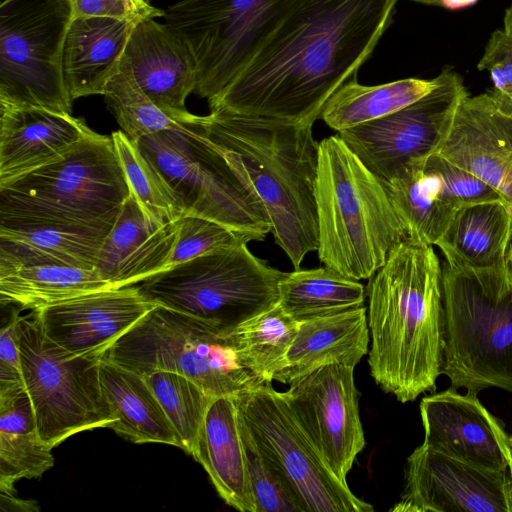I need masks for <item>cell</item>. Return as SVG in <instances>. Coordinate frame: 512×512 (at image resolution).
Masks as SVG:
<instances>
[{"label": "cell", "mask_w": 512, "mask_h": 512, "mask_svg": "<svg viewBox=\"0 0 512 512\" xmlns=\"http://www.w3.org/2000/svg\"><path fill=\"white\" fill-rule=\"evenodd\" d=\"M398 0H299L211 110L313 125L355 78Z\"/></svg>", "instance_id": "obj_1"}, {"label": "cell", "mask_w": 512, "mask_h": 512, "mask_svg": "<svg viewBox=\"0 0 512 512\" xmlns=\"http://www.w3.org/2000/svg\"><path fill=\"white\" fill-rule=\"evenodd\" d=\"M370 373L401 403L436 390L443 351L442 264L432 245L406 238L369 278Z\"/></svg>", "instance_id": "obj_2"}, {"label": "cell", "mask_w": 512, "mask_h": 512, "mask_svg": "<svg viewBox=\"0 0 512 512\" xmlns=\"http://www.w3.org/2000/svg\"><path fill=\"white\" fill-rule=\"evenodd\" d=\"M202 133L263 206L276 244L294 269L317 251L315 184L319 142L312 125L211 110Z\"/></svg>", "instance_id": "obj_3"}, {"label": "cell", "mask_w": 512, "mask_h": 512, "mask_svg": "<svg viewBox=\"0 0 512 512\" xmlns=\"http://www.w3.org/2000/svg\"><path fill=\"white\" fill-rule=\"evenodd\" d=\"M315 201L319 260L348 278L372 277L407 238L384 182L338 134L319 142Z\"/></svg>", "instance_id": "obj_4"}, {"label": "cell", "mask_w": 512, "mask_h": 512, "mask_svg": "<svg viewBox=\"0 0 512 512\" xmlns=\"http://www.w3.org/2000/svg\"><path fill=\"white\" fill-rule=\"evenodd\" d=\"M441 374L453 388L512 392V276L506 261L468 268L442 263Z\"/></svg>", "instance_id": "obj_5"}, {"label": "cell", "mask_w": 512, "mask_h": 512, "mask_svg": "<svg viewBox=\"0 0 512 512\" xmlns=\"http://www.w3.org/2000/svg\"><path fill=\"white\" fill-rule=\"evenodd\" d=\"M129 194L112 137L92 130L59 160L0 185V215L110 231Z\"/></svg>", "instance_id": "obj_6"}, {"label": "cell", "mask_w": 512, "mask_h": 512, "mask_svg": "<svg viewBox=\"0 0 512 512\" xmlns=\"http://www.w3.org/2000/svg\"><path fill=\"white\" fill-rule=\"evenodd\" d=\"M285 274L240 243L169 267L133 286L155 305L230 334L278 303Z\"/></svg>", "instance_id": "obj_7"}, {"label": "cell", "mask_w": 512, "mask_h": 512, "mask_svg": "<svg viewBox=\"0 0 512 512\" xmlns=\"http://www.w3.org/2000/svg\"><path fill=\"white\" fill-rule=\"evenodd\" d=\"M102 358L143 377L157 370L182 374L213 397L265 383L244 366L231 333L162 305L151 308Z\"/></svg>", "instance_id": "obj_8"}, {"label": "cell", "mask_w": 512, "mask_h": 512, "mask_svg": "<svg viewBox=\"0 0 512 512\" xmlns=\"http://www.w3.org/2000/svg\"><path fill=\"white\" fill-rule=\"evenodd\" d=\"M197 118L135 142L180 200L185 215L200 216L263 240L266 212L223 153L202 133Z\"/></svg>", "instance_id": "obj_9"}, {"label": "cell", "mask_w": 512, "mask_h": 512, "mask_svg": "<svg viewBox=\"0 0 512 512\" xmlns=\"http://www.w3.org/2000/svg\"><path fill=\"white\" fill-rule=\"evenodd\" d=\"M73 19L67 0L0 2V106L71 113L63 52Z\"/></svg>", "instance_id": "obj_10"}, {"label": "cell", "mask_w": 512, "mask_h": 512, "mask_svg": "<svg viewBox=\"0 0 512 512\" xmlns=\"http://www.w3.org/2000/svg\"><path fill=\"white\" fill-rule=\"evenodd\" d=\"M21 373L41 439L52 448L68 437L115 422L100 385L101 358L52 341L35 317L17 322Z\"/></svg>", "instance_id": "obj_11"}, {"label": "cell", "mask_w": 512, "mask_h": 512, "mask_svg": "<svg viewBox=\"0 0 512 512\" xmlns=\"http://www.w3.org/2000/svg\"><path fill=\"white\" fill-rule=\"evenodd\" d=\"M299 0H181L164 10L165 24L196 63L195 93L208 101L242 71Z\"/></svg>", "instance_id": "obj_12"}, {"label": "cell", "mask_w": 512, "mask_h": 512, "mask_svg": "<svg viewBox=\"0 0 512 512\" xmlns=\"http://www.w3.org/2000/svg\"><path fill=\"white\" fill-rule=\"evenodd\" d=\"M240 426L301 512H370L326 464L282 392L264 383L233 396Z\"/></svg>", "instance_id": "obj_13"}, {"label": "cell", "mask_w": 512, "mask_h": 512, "mask_svg": "<svg viewBox=\"0 0 512 512\" xmlns=\"http://www.w3.org/2000/svg\"><path fill=\"white\" fill-rule=\"evenodd\" d=\"M435 87L408 106L338 132L358 159L382 181L415 160L434 154L444 141L461 100L468 95L461 75L446 67Z\"/></svg>", "instance_id": "obj_14"}, {"label": "cell", "mask_w": 512, "mask_h": 512, "mask_svg": "<svg viewBox=\"0 0 512 512\" xmlns=\"http://www.w3.org/2000/svg\"><path fill=\"white\" fill-rule=\"evenodd\" d=\"M283 396L326 464L344 483L365 447L354 367L331 364L290 383Z\"/></svg>", "instance_id": "obj_15"}, {"label": "cell", "mask_w": 512, "mask_h": 512, "mask_svg": "<svg viewBox=\"0 0 512 512\" xmlns=\"http://www.w3.org/2000/svg\"><path fill=\"white\" fill-rule=\"evenodd\" d=\"M400 512H512V479L424 444L407 458Z\"/></svg>", "instance_id": "obj_16"}, {"label": "cell", "mask_w": 512, "mask_h": 512, "mask_svg": "<svg viewBox=\"0 0 512 512\" xmlns=\"http://www.w3.org/2000/svg\"><path fill=\"white\" fill-rule=\"evenodd\" d=\"M155 304L131 286L108 288L34 311L43 332L66 350L102 358Z\"/></svg>", "instance_id": "obj_17"}, {"label": "cell", "mask_w": 512, "mask_h": 512, "mask_svg": "<svg viewBox=\"0 0 512 512\" xmlns=\"http://www.w3.org/2000/svg\"><path fill=\"white\" fill-rule=\"evenodd\" d=\"M419 408L425 446L487 470L507 471L509 435L477 394L451 387L424 397Z\"/></svg>", "instance_id": "obj_18"}, {"label": "cell", "mask_w": 512, "mask_h": 512, "mask_svg": "<svg viewBox=\"0 0 512 512\" xmlns=\"http://www.w3.org/2000/svg\"><path fill=\"white\" fill-rule=\"evenodd\" d=\"M434 154L489 184L512 213V115L489 92L461 100Z\"/></svg>", "instance_id": "obj_19"}, {"label": "cell", "mask_w": 512, "mask_h": 512, "mask_svg": "<svg viewBox=\"0 0 512 512\" xmlns=\"http://www.w3.org/2000/svg\"><path fill=\"white\" fill-rule=\"evenodd\" d=\"M124 57L139 87L163 112L180 123L196 118L186 109L197 85L196 63L186 43L165 23L154 17L139 19Z\"/></svg>", "instance_id": "obj_20"}, {"label": "cell", "mask_w": 512, "mask_h": 512, "mask_svg": "<svg viewBox=\"0 0 512 512\" xmlns=\"http://www.w3.org/2000/svg\"><path fill=\"white\" fill-rule=\"evenodd\" d=\"M114 288L95 269L64 263L21 244L0 239V302L22 309L46 306Z\"/></svg>", "instance_id": "obj_21"}, {"label": "cell", "mask_w": 512, "mask_h": 512, "mask_svg": "<svg viewBox=\"0 0 512 512\" xmlns=\"http://www.w3.org/2000/svg\"><path fill=\"white\" fill-rule=\"evenodd\" d=\"M91 131L71 113L0 106V185L59 160Z\"/></svg>", "instance_id": "obj_22"}, {"label": "cell", "mask_w": 512, "mask_h": 512, "mask_svg": "<svg viewBox=\"0 0 512 512\" xmlns=\"http://www.w3.org/2000/svg\"><path fill=\"white\" fill-rule=\"evenodd\" d=\"M176 238V220L150 219L130 192L105 238L95 265L114 288L134 285L167 269Z\"/></svg>", "instance_id": "obj_23"}, {"label": "cell", "mask_w": 512, "mask_h": 512, "mask_svg": "<svg viewBox=\"0 0 512 512\" xmlns=\"http://www.w3.org/2000/svg\"><path fill=\"white\" fill-rule=\"evenodd\" d=\"M137 21L111 16L73 19L63 52V78L72 101L103 94Z\"/></svg>", "instance_id": "obj_24"}, {"label": "cell", "mask_w": 512, "mask_h": 512, "mask_svg": "<svg viewBox=\"0 0 512 512\" xmlns=\"http://www.w3.org/2000/svg\"><path fill=\"white\" fill-rule=\"evenodd\" d=\"M220 497L241 512H257L233 396L215 397L200 427L192 453Z\"/></svg>", "instance_id": "obj_25"}, {"label": "cell", "mask_w": 512, "mask_h": 512, "mask_svg": "<svg viewBox=\"0 0 512 512\" xmlns=\"http://www.w3.org/2000/svg\"><path fill=\"white\" fill-rule=\"evenodd\" d=\"M369 327L364 306L299 322L286 366L274 378L290 384L331 364L355 367L367 353Z\"/></svg>", "instance_id": "obj_26"}, {"label": "cell", "mask_w": 512, "mask_h": 512, "mask_svg": "<svg viewBox=\"0 0 512 512\" xmlns=\"http://www.w3.org/2000/svg\"><path fill=\"white\" fill-rule=\"evenodd\" d=\"M100 385L117 434L134 443H163L180 448L179 437L145 378L101 358Z\"/></svg>", "instance_id": "obj_27"}, {"label": "cell", "mask_w": 512, "mask_h": 512, "mask_svg": "<svg viewBox=\"0 0 512 512\" xmlns=\"http://www.w3.org/2000/svg\"><path fill=\"white\" fill-rule=\"evenodd\" d=\"M51 450L39 435L24 383L0 386V492L14 493L23 478H40L54 465Z\"/></svg>", "instance_id": "obj_28"}, {"label": "cell", "mask_w": 512, "mask_h": 512, "mask_svg": "<svg viewBox=\"0 0 512 512\" xmlns=\"http://www.w3.org/2000/svg\"><path fill=\"white\" fill-rule=\"evenodd\" d=\"M511 236L508 205L485 202L460 208L436 246L450 265L485 268L506 261Z\"/></svg>", "instance_id": "obj_29"}, {"label": "cell", "mask_w": 512, "mask_h": 512, "mask_svg": "<svg viewBox=\"0 0 512 512\" xmlns=\"http://www.w3.org/2000/svg\"><path fill=\"white\" fill-rule=\"evenodd\" d=\"M426 158L412 161L383 182L407 238L433 246L458 210L442 198L437 177L425 168Z\"/></svg>", "instance_id": "obj_30"}, {"label": "cell", "mask_w": 512, "mask_h": 512, "mask_svg": "<svg viewBox=\"0 0 512 512\" xmlns=\"http://www.w3.org/2000/svg\"><path fill=\"white\" fill-rule=\"evenodd\" d=\"M433 79L406 78L380 85L345 82L326 102L320 119L337 132L392 114L429 93Z\"/></svg>", "instance_id": "obj_31"}, {"label": "cell", "mask_w": 512, "mask_h": 512, "mask_svg": "<svg viewBox=\"0 0 512 512\" xmlns=\"http://www.w3.org/2000/svg\"><path fill=\"white\" fill-rule=\"evenodd\" d=\"M365 288L326 266L295 269L279 283L280 307L297 322L364 306Z\"/></svg>", "instance_id": "obj_32"}, {"label": "cell", "mask_w": 512, "mask_h": 512, "mask_svg": "<svg viewBox=\"0 0 512 512\" xmlns=\"http://www.w3.org/2000/svg\"><path fill=\"white\" fill-rule=\"evenodd\" d=\"M110 231L0 215V239L89 269H95L100 248Z\"/></svg>", "instance_id": "obj_33"}, {"label": "cell", "mask_w": 512, "mask_h": 512, "mask_svg": "<svg viewBox=\"0 0 512 512\" xmlns=\"http://www.w3.org/2000/svg\"><path fill=\"white\" fill-rule=\"evenodd\" d=\"M299 322L277 303L231 332L233 344L244 366L265 383H271L285 368L288 350Z\"/></svg>", "instance_id": "obj_34"}, {"label": "cell", "mask_w": 512, "mask_h": 512, "mask_svg": "<svg viewBox=\"0 0 512 512\" xmlns=\"http://www.w3.org/2000/svg\"><path fill=\"white\" fill-rule=\"evenodd\" d=\"M111 137L130 192L146 215L160 223L175 221L185 215L176 194L137 144L120 130L113 132Z\"/></svg>", "instance_id": "obj_35"}, {"label": "cell", "mask_w": 512, "mask_h": 512, "mask_svg": "<svg viewBox=\"0 0 512 512\" xmlns=\"http://www.w3.org/2000/svg\"><path fill=\"white\" fill-rule=\"evenodd\" d=\"M144 378L174 427L180 448L192 455L200 427L215 397L173 371L157 370Z\"/></svg>", "instance_id": "obj_36"}, {"label": "cell", "mask_w": 512, "mask_h": 512, "mask_svg": "<svg viewBox=\"0 0 512 512\" xmlns=\"http://www.w3.org/2000/svg\"><path fill=\"white\" fill-rule=\"evenodd\" d=\"M102 96L122 131L134 142L180 124L142 91L124 56L117 71L106 84Z\"/></svg>", "instance_id": "obj_37"}, {"label": "cell", "mask_w": 512, "mask_h": 512, "mask_svg": "<svg viewBox=\"0 0 512 512\" xmlns=\"http://www.w3.org/2000/svg\"><path fill=\"white\" fill-rule=\"evenodd\" d=\"M253 241L226 226L195 215L176 220V238L168 267L189 261L220 248Z\"/></svg>", "instance_id": "obj_38"}, {"label": "cell", "mask_w": 512, "mask_h": 512, "mask_svg": "<svg viewBox=\"0 0 512 512\" xmlns=\"http://www.w3.org/2000/svg\"><path fill=\"white\" fill-rule=\"evenodd\" d=\"M424 165L437 177L442 198L457 210L485 202H505L489 184L437 154L428 156Z\"/></svg>", "instance_id": "obj_39"}, {"label": "cell", "mask_w": 512, "mask_h": 512, "mask_svg": "<svg viewBox=\"0 0 512 512\" xmlns=\"http://www.w3.org/2000/svg\"><path fill=\"white\" fill-rule=\"evenodd\" d=\"M239 428L257 512H301L284 484L262 458L240 424Z\"/></svg>", "instance_id": "obj_40"}, {"label": "cell", "mask_w": 512, "mask_h": 512, "mask_svg": "<svg viewBox=\"0 0 512 512\" xmlns=\"http://www.w3.org/2000/svg\"><path fill=\"white\" fill-rule=\"evenodd\" d=\"M74 18L86 16H111L130 20L144 17H163L164 10L142 0H67Z\"/></svg>", "instance_id": "obj_41"}, {"label": "cell", "mask_w": 512, "mask_h": 512, "mask_svg": "<svg viewBox=\"0 0 512 512\" xmlns=\"http://www.w3.org/2000/svg\"><path fill=\"white\" fill-rule=\"evenodd\" d=\"M19 313L12 310L0 330V386L24 383L21 373L17 322Z\"/></svg>", "instance_id": "obj_42"}, {"label": "cell", "mask_w": 512, "mask_h": 512, "mask_svg": "<svg viewBox=\"0 0 512 512\" xmlns=\"http://www.w3.org/2000/svg\"><path fill=\"white\" fill-rule=\"evenodd\" d=\"M1 508L2 510L13 511H38L39 506L35 501L22 500L15 496L13 493H1Z\"/></svg>", "instance_id": "obj_43"}, {"label": "cell", "mask_w": 512, "mask_h": 512, "mask_svg": "<svg viewBox=\"0 0 512 512\" xmlns=\"http://www.w3.org/2000/svg\"><path fill=\"white\" fill-rule=\"evenodd\" d=\"M478 0H436L435 6L446 9H461L475 4Z\"/></svg>", "instance_id": "obj_44"}, {"label": "cell", "mask_w": 512, "mask_h": 512, "mask_svg": "<svg viewBox=\"0 0 512 512\" xmlns=\"http://www.w3.org/2000/svg\"><path fill=\"white\" fill-rule=\"evenodd\" d=\"M503 21H504L503 31L505 33H507L508 35L512 36V3L506 9Z\"/></svg>", "instance_id": "obj_45"}, {"label": "cell", "mask_w": 512, "mask_h": 512, "mask_svg": "<svg viewBox=\"0 0 512 512\" xmlns=\"http://www.w3.org/2000/svg\"><path fill=\"white\" fill-rule=\"evenodd\" d=\"M506 263H507L508 270L512 276V236H511V241H510L509 248H508L507 255H506Z\"/></svg>", "instance_id": "obj_46"}, {"label": "cell", "mask_w": 512, "mask_h": 512, "mask_svg": "<svg viewBox=\"0 0 512 512\" xmlns=\"http://www.w3.org/2000/svg\"><path fill=\"white\" fill-rule=\"evenodd\" d=\"M508 445H509V452H510V464H509V473L510 477L512 479V435L508 436Z\"/></svg>", "instance_id": "obj_47"}, {"label": "cell", "mask_w": 512, "mask_h": 512, "mask_svg": "<svg viewBox=\"0 0 512 512\" xmlns=\"http://www.w3.org/2000/svg\"><path fill=\"white\" fill-rule=\"evenodd\" d=\"M411 1H414V2H417V3H421V4H425V5L435 6V1L436 0H411Z\"/></svg>", "instance_id": "obj_48"}, {"label": "cell", "mask_w": 512, "mask_h": 512, "mask_svg": "<svg viewBox=\"0 0 512 512\" xmlns=\"http://www.w3.org/2000/svg\"><path fill=\"white\" fill-rule=\"evenodd\" d=\"M146 4H151V0H142Z\"/></svg>", "instance_id": "obj_49"}, {"label": "cell", "mask_w": 512, "mask_h": 512, "mask_svg": "<svg viewBox=\"0 0 512 512\" xmlns=\"http://www.w3.org/2000/svg\"><path fill=\"white\" fill-rule=\"evenodd\" d=\"M4 0H0V2H3Z\"/></svg>", "instance_id": "obj_50"}]
</instances>
